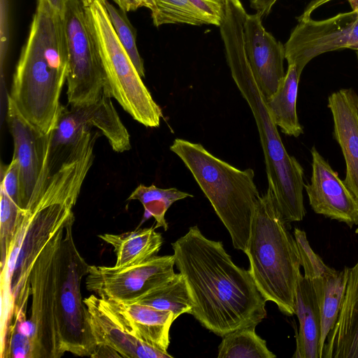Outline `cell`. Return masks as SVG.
<instances>
[{"mask_svg":"<svg viewBox=\"0 0 358 358\" xmlns=\"http://www.w3.org/2000/svg\"><path fill=\"white\" fill-rule=\"evenodd\" d=\"M74 220L73 215L50 239L30 273L31 305L24 324L36 358L66 352L91 357L96 349L80 290L90 265L76 245Z\"/></svg>","mask_w":358,"mask_h":358,"instance_id":"obj_1","label":"cell"},{"mask_svg":"<svg viewBox=\"0 0 358 358\" xmlns=\"http://www.w3.org/2000/svg\"><path fill=\"white\" fill-rule=\"evenodd\" d=\"M96 138H85L50 173L24 208L8 259L1 269V329L25 321L31 297L30 273L50 239L73 215L94 162Z\"/></svg>","mask_w":358,"mask_h":358,"instance_id":"obj_2","label":"cell"},{"mask_svg":"<svg viewBox=\"0 0 358 358\" xmlns=\"http://www.w3.org/2000/svg\"><path fill=\"white\" fill-rule=\"evenodd\" d=\"M171 245L175 265L194 300L189 314L203 327L223 337L255 328L266 317V301L250 271L234 263L221 241L206 238L193 226Z\"/></svg>","mask_w":358,"mask_h":358,"instance_id":"obj_3","label":"cell"},{"mask_svg":"<svg viewBox=\"0 0 358 358\" xmlns=\"http://www.w3.org/2000/svg\"><path fill=\"white\" fill-rule=\"evenodd\" d=\"M68 72L63 16L48 0H37L8 96L20 113L46 134L56 122Z\"/></svg>","mask_w":358,"mask_h":358,"instance_id":"obj_4","label":"cell"},{"mask_svg":"<svg viewBox=\"0 0 358 358\" xmlns=\"http://www.w3.org/2000/svg\"><path fill=\"white\" fill-rule=\"evenodd\" d=\"M231 77L249 106L262 148L268 187L287 223L303 219L304 173L297 159L287 152L266 101L251 71L243 43V22L231 19L220 27Z\"/></svg>","mask_w":358,"mask_h":358,"instance_id":"obj_5","label":"cell"},{"mask_svg":"<svg viewBox=\"0 0 358 358\" xmlns=\"http://www.w3.org/2000/svg\"><path fill=\"white\" fill-rule=\"evenodd\" d=\"M287 224L268 187L256 205L244 252L253 280L266 301L292 316L301 264L296 240Z\"/></svg>","mask_w":358,"mask_h":358,"instance_id":"obj_6","label":"cell"},{"mask_svg":"<svg viewBox=\"0 0 358 358\" xmlns=\"http://www.w3.org/2000/svg\"><path fill=\"white\" fill-rule=\"evenodd\" d=\"M170 150L192 174L231 236L234 248L245 251L260 194L255 172L240 170L216 157L198 143L176 138Z\"/></svg>","mask_w":358,"mask_h":358,"instance_id":"obj_7","label":"cell"},{"mask_svg":"<svg viewBox=\"0 0 358 358\" xmlns=\"http://www.w3.org/2000/svg\"><path fill=\"white\" fill-rule=\"evenodd\" d=\"M105 76V89L132 118L146 127H158L163 114L120 42L104 0H82Z\"/></svg>","mask_w":358,"mask_h":358,"instance_id":"obj_8","label":"cell"},{"mask_svg":"<svg viewBox=\"0 0 358 358\" xmlns=\"http://www.w3.org/2000/svg\"><path fill=\"white\" fill-rule=\"evenodd\" d=\"M106 89L100 98L89 104L68 108L61 105L54 128L50 132L48 169L55 171L77 146L83 132L92 127L106 137L113 150L123 152L130 150L128 131L114 107Z\"/></svg>","mask_w":358,"mask_h":358,"instance_id":"obj_9","label":"cell"},{"mask_svg":"<svg viewBox=\"0 0 358 358\" xmlns=\"http://www.w3.org/2000/svg\"><path fill=\"white\" fill-rule=\"evenodd\" d=\"M63 19L68 52V103L72 106L92 103L101 96L106 81L83 1L69 0Z\"/></svg>","mask_w":358,"mask_h":358,"instance_id":"obj_10","label":"cell"},{"mask_svg":"<svg viewBox=\"0 0 358 358\" xmlns=\"http://www.w3.org/2000/svg\"><path fill=\"white\" fill-rule=\"evenodd\" d=\"M173 255H155L148 260L127 266L90 265L86 288L98 296L122 302H135L174 275Z\"/></svg>","mask_w":358,"mask_h":358,"instance_id":"obj_11","label":"cell"},{"mask_svg":"<svg viewBox=\"0 0 358 358\" xmlns=\"http://www.w3.org/2000/svg\"><path fill=\"white\" fill-rule=\"evenodd\" d=\"M358 43V12L338 13L331 17L299 20L285 43V59L301 74L308 63L323 53L349 48Z\"/></svg>","mask_w":358,"mask_h":358,"instance_id":"obj_12","label":"cell"},{"mask_svg":"<svg viewBox=\"0 0 358 358\" xmlns=\"http://www.w3.org/2000/svg\"><path fill=\"white\" fill-rule=\"evenodd\" d=\"M7 122L13 139V157L20 165L22 208H26L50 174L48 165L50 133L46 134L31 124L8 95Z\"/></svg>","mask_w":358,"mask_h":358,"instance_id":"obj_13","label":"cell"},{"mask_svg":"<svg viewBox=\"0 0 358 358\" xmlns=\"http://www.w3.org/2000/svg\"><path fill=\"white\" fill-rule=\"evenodd\" d=\"M312 175L304 188L315 213L344 222L358 224V200L315 147L310 150Z\"/></svg>","mask_w":358,"mask_h":358,"instance_id":"obj_14","label":"cell"},{"mask_svg":"<svg viewBox=\"0 0 358 358\" xmlns=\"http://www.w3.org/2000/svg\"><path fill=\"white\" fill-rule=\"evenodd\" d=\"M243 43L253 76L267 100L277 91L286 74L285 45L266 30L257 13L246 15Z\"/></svg>","mask_w":358,"mask_h":358,"instance_id":"obj_15","label":"cell"},{"mask_svg":"<svg viewBox=\"0 0 358 358\" xmlns=\"http://www.w3.org/2000/svg\"><path fill=\"white\" fill-rule=\"evenodd\" d=\"M83 300L96 345L108 346L121 357H173L168 352L157 349L129 334L120 323L106 299L92 294Z\"/></svg>","mask_w":358,"mask_h":358,"instance_id":"obj_16","label":"cell"},{"mask_svg":"<svg viewBox=\"0 0 358 358\" xmlns=\"http://www.w3.org/2000/svg\"><path fill=\"white\" fill-rule=\"evenodd\" d=\"M327 106L345 162L344 182L358 200V94L351 88L339 90L329 96Z\"/></svg>","mask_w":358,"mask_h":358,"instance_id":"obj_17","label":"cell"},{"mask_svg":"<svg viewBox=\"0 0 358 358\" xmlns=\"http://www.w3.org/2000/svg\"><path fill=\"white\" fill-rule=\"evenodd\" d=\"M106 301L129 334L145 343L167 352L170 329L176 320L172 312L137 302Z\"/></svg>","mask_w":358,"mask_h":358,"instance_id":"obj_18","label":"cell"},{"mask_svg":"<svg viewBox=\"0 0 358 358\" xmlns=\"http://www.w3.org/2000/svg\"><path fill=\"white\" fill-rule=\"evenodd\" d=\"M322 358H358V259L349 268L344 298Z\"/></svg>","mask_w":358,"mask_h":358,"instance_id":"obj_19","label":"cell"},{"mask_svg":"<svg viewBox=\"0 0 358 358\" xmlns=\"http://www.w3.org/2000/svg\"><path fill=\"white\" fill-rule=\"evenodd\" d=\"M294 314L299 327L296 334L294 358H320L321 313L310 280L299 275L294 301Z\"/></svg>","mask_w":358,"mask_h":358,"instance_id":"obj_20","label":"cell"},{"mask_svg":"<svg viewBox=\"0 0 358 358\" xmlns=\"http://www.w3.org/2000/svg\"><path fill=\"white\" fill-rule=\"evenodd\" d=\"M153 24H212L220 27L225 14L226 0H153Z\"/></svg>","mask_w":358,"mask_h":358,"instance_id":"obj_21","label":"cell"},{"mask_svg":"<svg viewBox=\"0 0 358 358\" xmlns=\"http://www.w3.org/2000/svg\"><path fill=\"white\" fill-rule=\"evenodd\" d=\"M349 268L336 271L327 265L317 275L309 278L314 288L321 313L320 358L325 342L333 329L341 309L348 280Z\"/></svg>","mask_w":358,"mask_h":358,"instance_id":"obj_22","label":"cell"},{"mask_svg":"<svg viewBox=\"0 0 358 358\" xmlns=\"http://www.w3.org/2000/svg\"><path fill=\"white\" fill-rule=\"evenodd\" d=\"M98 237L113 248L114 266H127L144 262L157 255L163 244L155 228H143L120 234H103Z\"/></svg>","mask_w":358,"mask_h":358,"instance_id":"obj_23","label":"cell"},{"mask_svg":"<svg viewBox=\"0 0 358 358\" xmlns=\"http://www.w3.org/2000/svg\"><path fill=\"white\" fill-rule=\"evenodd\" d=\"M295 64H289L280 87L266 101L271 116L281 131L299 137L303 133L296 112L299 83L301 77Z\"/></svg>","mask_w":358,"mask_h":358,"instance_id":"obj_24","label":"cell"},{"mask_svg":"<svg viewBox=\"0 0 358 358\" xmlns=\"http://www.w3.org/2000/svg\"><path fill=\"white\" fill-rule=\"evenodd\" d=\"M135 302L159 310H169L173 313L176 320L184 313L189 314L194 306L187 281L180 272Z\"/></svg>","mask_w":358,"mask_h":358,"instance_id":"obj_25","label":"cell"},{"mask_svg":"<svg viewBox=\"0 0 358 358\" xmlns=\"http://www.w3.org/2000/svg\"><path fill=\"white\" fill-rule=\"evenodd\" d=\"M193 195L182 192L175 187L162 189L155 185L145 186L139 185L129 196L128 200L139 201L145 210V215L153 217L156 222L155 229L163 227L168 229L165 214L169 207L176 201Z\"/></svg>","mask_w":358,"mask_h":358,"instance_id":"obj_26","label":"cell"},{"mask_svg":"<svg viewBox=\"0 0 358 358\" xmlns=\"http://www.w3.org/2000/svg\"><path fill=\"white\" fill-rule=\"evenodd\" d=\"M253 327L231 331L222 337L218 347V358H275L266 341L257 334Z\"/></svg>","mask_w":358,"mask_h":358,"instance_id":"obj_27","label":"cell"},{"mask_svg":"<svg viewBox=\"0 0 358 358\" xmlns=\"http://www.w3.org/2000/svg\"><path fill=\"white\" fill-rule=\"evenodd\" d=\"M104 5L115 32L131 59L134 66L141 78L145 77L143 60L136 45V30L129 22L126 12L116 8L108 0H104Z\"/></svg>","mask_w":358,"mask_h":358,"instance_id":"obj_28","label":"cell"},{"mask_svg":"<svg viewBox=\"0 0 358 358\" xmlns=\"http://www.w3.org/2000/svg\"><path fill=\"white\" fill-rule=\"evenodd\" d=\"M0 215L1 269L8 259L17 228L22 220L24 208L16 204L1 189Z\"/></svg>","mask_w":358,"mask_h":358,"instance_id":"obj_29","label":"cell"},{"mask_svg":"<svg viewBox=\"0 0 358 358\" xmlns=\"http://www.w3.org/2000/svg\"><path fill=\"white\" fill-rule=\"evenodd\" d=\"M0 189L22 208L20 172L17 159L13 157L8 166H1Z\"/></svg>","mask_w":358,"mask_h":358,"instance_id":"obj_30","label":"cell"},{"mask_svg":"<svg viewBox=\"0 0 358 358\" xmlns=\"http://www.w3.org/2000/svg\"><path fill=\"white\" fill-rule=\"evenodd\" d=\"M118 8L125 11H135L137 9L145 7L151 10L154 6L153 0H112Z\"/></svg>","mask_w":358,"mask_h":358,"instance_id":"obj_31","label":"cell"},{"mask_svg":"<svg viewBox=\"0 0 358 358\" xmlns=\"http://www.w3.org/2000/svg\"><path fill=\"white\" fill-rule=\"evenodd\" d=\"M332 0H313L310 1L303 13L297 18L298 21L310 17L312 13L320 6ZM350 5L352 10L358 12V0H347Z\"/></svg>","mask_w":358,"mask_h":358,"instance_id":"obj_32","label":"cell"},{"mask_svg":"<svg viewBox=\"0 0 358 358\" xmlns=\"http://www.w3.org/2000/svg\"><path fill=\"white\" fill-rule=\"evenodd\" d=\"M278 0H250V7L262 18L266 17Z\"/></svg>","mask_w":358,"mask_h":358,"instance_id":"obj_33","label":"cell"},{"mask_svg":"<svg viewBox=\"0 0 358 358\" xmlns=\"http://www.w3.org/2000/svg\"><path fill=\"white\" fill-rule=\"evenodd\" d=\"M48 1L57 13L64 15L69 0H48Z\"/></svg>","mask_w":358,"mask_h":358,"instance_id":"obj_34","label":"cell"},{"mask_svg":"<svg viewBox=\"0 0 358 358\" xmlns=\"http://www.w3.org/2000/svg\"><path fill=\"white\" fill-rule=\"evenodd\" d=\"M349 49H352L356 51L358 50V43L350 47Z\"/></svg>","mask_w":358,"mask_h":358,"instance_id":"obj_35","label":"cell"},{"mask_svg":"<svg viewBox=\"0 0 358 358\" xmlns=\"http://www.w3.org/2000/svg\"><path fill=\"white\" fill-rule=\"evenodd\" d=\"M356 54H357V60H358V50L356 51Z\"/></svg>","mask_w":358,"mask_h":358,"instance_id":"obj_36","label":"cell"}]
</instances>
